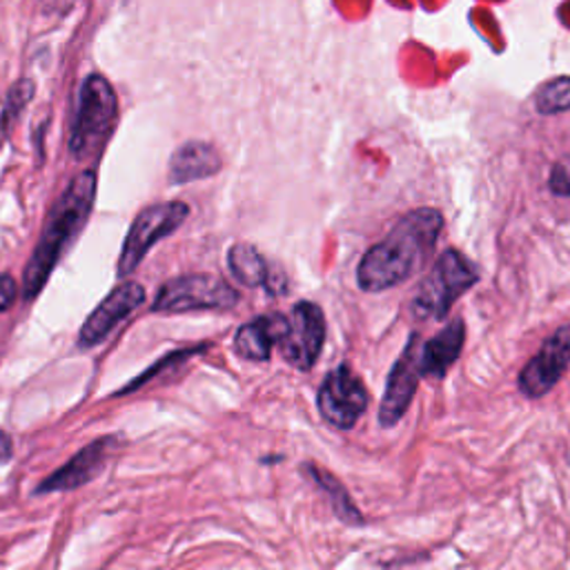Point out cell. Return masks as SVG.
<instances>
[{"instance_id":"7c38bea8","label":"cell","mask_w":570,"mask_h":570,"mask_svg":"<svg viewBox=\"0 0 570 570\" xmlns=\"http://www.w3.org/2000/svg\"><path fill=\"white\" fill-rule=\"evenodd\" d=\"M116 440L114 437H103L87 448H83L76 457H72L63 468H59L54 475H50L36 493H63V490H74L85 484H89L96 475L103 473L109 453L114 451Z\"/></svg>"},{"instance_id":"30bf717a","label":"cell","mask_w":570,"mask_h":570,"mask_svg":"<svg viewBox=\"0 0 570 570\" xmlns=\"http://www.w3.org/2000/svg\"><path fill=\"white\" fill-rule=\"evenodd\" d=\"M570 366V324L557 328L521 368L517 386L528 399L546 397Z\"/></svg>"},{"instance_id":"ba28073f","label":"cell","mask_w":570,"mask_h":570,"mask_svg":"<svg viewBox=\"0 0 570 570\" xmlns=\"http://www.w3.org/2000/svg\"><path fill=\"white\" fill-rule=\"evenodd\" d=\"M368 388L348 363H341L335 370H330L317 394L319 414L330 425L339 428V431H350V428H355L368 410Z\"/></svg>"},{"instance_id":"4fadbf2b","label":"cell","mask_w":570,"mask_h":570,"mask_svg":"<svg viewBox=\"0 0 570 570\" xmlns=\"http://www.w3.org/2000/svg\"><path fill=\"white\" fill-rule=\"evenodd\" d=\"M466 344V326L462 319H453L431 341L421 344V374L431 379H444L453 363L460 359Z\"/></svg>"},{"instance_id":"277c9868","label":"cell","mask_w":570,"mask_h":570,"mask_svg":"<svg viewBox=\"0 0 570 570\" xmlns=\"http://www.w3.org/2000/svg\"><path fill=\"white\" fill-rule=\"evenodd\" d=\"M477 281L479 270L466 254L455 247L444 250L431 274L419 285L412 299V315L419 321H444L451 315L453 304Z\"/></svg>"},{"instance_id":"5b68a950","label":"cell","mask_w":570,"mask_h":570,"mask_svg":"<svg viewBox=\"0 0 570 570\" xmlns=\"http://www.w3.org/2000/svg\"><path fill=\"white\" fill-rule=\"evenodd\" d=\"M239 302V293L228 281L214 274H183L166 285L152 304V313L183 315L197 310H230Z\"/></svg>"},{"instance_id":"7402d4cb","label":"cell","mask_w":570,"mask_h":570,"mask_svg":"<svg viewBox=\"0 0 570 570\" xmlns=\"http://www.w3.org/2000/svg\"><path fill=\"white\" fill-rule=\"evenodd\" d=\"M12 460V437L0 431V464H8Z\"/></svg>"},{"instance_id":"9c48e42d","label":"cell","mask_w":570,"mask_h":570,"mask_svg":"<svg viewBox=\"0 0 570 570\" xmlns=\"http://www.w3.org/2000/svg\"><path fill=\"white\" fill-rule=\"evenodd\" d=\"M421 337L416 332L410 335L401 357L392 366L388 381H386V392L379 405V423L381 428H394L401 416L408 412L416 386L421 381Z\"/></svg>"},{"instance_id":"44dd1931","label":"cell","mask_w":570,"mask_h":570,"mask_svg":"<svg viewBox=\"0 0 570 570\" xmlns=\"http://www.w3.org/2000/svg\"><path fill=\"white\" fill-rule=\"evenodd\" d=\"M19 297V285L10 274H0V313L10 310Z\"/></svg>"},{"instance_id":"2e32d148","label":"cell","mask_w":570,"mask_h":570,"mask_svg":"<svg viewBox=\"0 0 570 570\" xmlns=\"http://www.w3.org/2000/svg\"><path fill=\"white\" fill-rule=\"evenodd\" d=\"M223 168L221 155L214 146L203 140H190L181 146L170 159V181L192 183L219 175Z\"/></svg>"},{"instance_id":"9a60e30c","label":"cell","mask_w":570,"mask_h":570,"mask_svg":"<svg viewBox=\"0 0 570 570\" xmlns=\"http://www.w3.org/2000/svg\"><path fill=\"white\" fill-rule=\"evenodd\" d=\"M228 265L232 276L245 288H267L270 295L285 293V281H276L278 270L272 272L261 252L250 243H234L228 252Z\"/></svg>"},{"instance_id":"8992f818","label":"cell","mask_w":570,"mask_h":570,"mask_svg":"<svg viewBox=\"0 0 570 570\" xmlns=\"http://www.w3.org/2000/svg\"><path fill=\"white\" fill-rule=\"evenodd\" d=\"M190 208L181 201H168V203H157L150 205L146 210H140V214L134 219L125 241H123V250L118 256V276H127L131 274L138 263L146 258V254L150 252V247L170 236L177 228L183 225V221L188 219Z\"/></svg>"},{"instance_id":"3957f363","label":"cell","mask_w":570,"mask_h":570,"mask_svg":"<svg viewBox=\"0 0 570 570\" xmlns=\"http://www.w3.org/2000/svg\"><path fill=\"white\" fill-rule=\"evenodd\" d=\"M118 120L114 87L98 74L87 76L78 92V107L72 123L70 152L78 161L98 159Z\"/></svg>"},{"instance_id":"ac0fdd59","label":"cell","mask_w":570,"mask_h":570,"mask_svg":"<svg viewBox=\"0 0 570 570\" xmlns=\"http://www.w3.org/2000/svg\"><path fill=\"white\" fill-rule=\"evenodd\" d=\"M535 107L539 114H559L570 109V76L555 78L539 87L535 96Z\"/></svg>"},{"instance_id":"d6986e66","label":"cell","mask_w":570,"mask_h":570,"mask_svg":"<svg viewBox=\"0 0 570 570\" xmlns=\"http://www.w3.org/2000/svg\"><path fill=\"white\" fill-rule=\"evenodd\" d=\"M34 94V85L30 81H21L12 87L10 96H8V103H6V109H3V118H0V129L8 131L14 123V118L23 112V107L30 103Z\"/></svg>"},{"instance_id":"e0dca14e","label":"cell","mask_w":570,"mask_h":570,"mask_svg":"<svg viewBox=\"0 0 570 570\" xmlns=\"http://www.w3.org/2000/svg\"><path fill=\"white\" fill-rule=\"evenodd\" d=\"M302 471L330 497L332 510L337 513V517H339L344 524H348V526H361V524H363V517H361L359 508L355 506L350 493L341 486V482H339L332 473L324 471L321 466H317V464H313V462H306Z\"/></svg>"},{"instance_id":"8fae6325","label":"cell","mask_w":570,"mask_h":570,"mask_svg":"<svg viewBox=\"0 0 570 570\" xmlns=\"http://www.w3.org/2000/svg\"><path fill=\"white\" fill-rule=\"evenodd\" d=\"M142 302H146V291L140 283L125 281L98 304V308L87 317V321L81 328L78 346L81 348H94L107 339L116 330L120 321H125Z\"/></svg>"},{"instance_id":"ffe728a7","label":"cell","mask_w":570,"mask_h":570,"mask_svg":"<svg viewBox=\"0 0 570 570\" xmlns=\"http://www.w3.org/2000/svg\"><path fill=\"white\" fill-rule=\"evenodd\" d=\"M550 190L557 197H570V157L561 159L550 172Z\"/></svg>"},{"instance_id":"7a4b0ae2","label":"cell","mask_w":570,"mask_h":570,"mask_svg":"<svg viewBox=\"0 0 570 570\" xmlns=\"http://www.w3.org/2000/svg\"><path fill=\"white\" fill-rule=\"evenodd\" d=\"M94 199H96V175L83 172L67 186V190L54 203L45 221L43 234L36 243V250L25 267L23 295L28 302L43 291V285L48 283L59 258L70 247V243L78 236V232L85 228L89 212L94 208Z\"/></svg>"},{"instance_id":"6da1fadb","label":"cell","mask_w":570,"mask_h":570,"mask_svg":"<svg viewBox=\"0 0 570 570\" xmlns=\"http://www.w3.org/2000/svg\"><path fill=\"white\" fill-rule=\"evenodd\" d=\"M444 214L435 208H419L403 214L383 241L372 245L359 261L357 283L363 293H383L416 274L433 256Z\"/></svg>"},{"instance_id":"52a82bcc","label":"cell","mask_w":570,"mask_h":570,"mask_svg":"<svg viewBox=\"0 0 570 570\" xmlns=\"http://www.w3.org/2000/svg\"><path fill=\"white\" fill-rule=\"evenodd\" d=\"M285 319H288V326H285V335L278 341V350L285 363L308 372L317 366L326 344V315L321 306L299 302L291 315H285Z\"/></svg>"},{"instance_id":"5bb4252c","label":"cell","mask_w":570,"mask_h":570,"mask_svg":"<svg viewBox=\"0 0 570 570\" xmlns=\"http://www.w3.org/2000/svg\"><path fill=\"white\" fill-rule=\"evenodd\" d=\"M285 326H288L285 315H263L252 319L236 330L234 352L247 361H267L272 348L283 339Z\"/></svg>"}]
</instances>
